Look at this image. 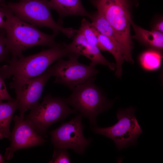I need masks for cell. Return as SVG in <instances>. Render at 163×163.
Wrapping results in <instances>:
<instances>
[{
    "mask_svg": "<svg viewBox=\"0 0 163 163\" xmlns=\"http://www.w3.org/2000/svg\"><path fill=\"white\" fill-rule=\"evenodd\" d=\"M5 4L16 17L36 27L49 28L54 33H61L69 38H73L78 31L71 27H64L55 21L49 0H20Z\"/></svg>",
    "mask_w": 163,
    "mask_h": 163,
    "instance_id": "cell-4",
    "label": "cell"
},
{
    "mask_svg": "<svg viewBox=\"0 0 163 163\" xmlns=\"http://www.w3.org/2000/svg\"><path fill=\"white\" fill-rule=\"evenodd\" d=\"M70 157L66 149L55 148L50 163H71Z\"/></svg>",
    "mask_w": 163,
    "mask_h": 163,
    "instance_id": "cell-20",
    "label": "cell"
},
{
    "mask_svg": "<svg viewBox=\"0 0 163 163\" xmlns=\"http://www.w3.org/2000/svg\"><path fill=\"white\" fill-rule=\"evenodd\" d=\"M93 30L97 39V47L99 50L108 51L114 57L116 62L115 74L120 77L122 73V66L124 59L120 46L117 42L101 34L94 27Z\"/></svg>",
    "mask_w": 163,
    "mask_h": 163,
    "instance_id": "cell-13",
    "label": "cell"
},
{
    "mask_svg": "<svg viewBox=\"0 0 163 163\" xmlns=\"http://www.w3.org/2000/svg\"><path fill=\"white\" fill-rule=\"evenodd\" d=\"M90 19L92 26L101 34L118 43L113 29L103 15L97 11L91 13Z\"/></svg>",
    "mask_w": 163,
    "mask_h": 163,
    "instance_id": "cell-17",
    "label": "cell"
},
{
    "mask_svg": "<svg viewBox=\"0 0 163 163\" xmlns=\"http://www.w3.org/2000/svg\"><path fill=\"white\" fill-rule=\"evenodd\" d=\"M95 79L93 76L78 85L72 90L71 94L65 99L68 104L88 119L92 127L97 126L98 115L110 108L113 104L95 84Z\"/></svg>",
    "mask_w": 163,
    "mask_h": 163,
    "instance_id": "cell-5",
    "label": "cell"
},
{
    "mask_svg": "<svg viewBox=\"0 0 163 163\" xmlns=\"http://www.w3.org/2000/svg\"><path fill=\"white\" fill-rule=\"evenodd\" d=\"M53 9L58 13L60 19L68 16H81L91 17L81 0H49Z\"/></svg>",
    "mask_w": 163,
    "mask_h": 163,
    "instance_id": "cell-14",
    "label": "cell"
},
{
    "mask_svg": "<svg viewBox=\"0 0 163 163\" xmlns=\"http://www.w3.org/2000/svg\"><path fill=\"white\" fill-rule=\"evenodd\" d=\"M135 34L133 37L137 39L152 47L162 49L163 47V33L158 31H149L135 24L132 21L131 22Z\"/></svg>",
    "mask_w": 163,
    "mask_h": 163,
    "instance_id": "cell-16",
    "label": "cell"
},
{
    "mask_svg": "<svg viewBox=\"0 0 163 163\" xmlns=\"http://www.w3.org/2000/svg\"><path fill=\"white\" fill-rule=\"evenodd\" d=\"M51 76L46 70L37 77L25 80L13 81L10 83V88L15 90L20 117L24 119L25 112L39 103L44 87Z\"/></svg>",
    "mask_w": 163,
    "mask_h": 163,
    "instance_id": "cell-10",
    "label": "cell"
},
{
    "mask_svg": "<svg viewBox=\"0 0 163 163\" xmlns=\"http://www.w3.org/2000/svg\"><path fill=\"white\" fill-rule=\"evenodd\" d=\"M80 56L71 52L68 56V60L59 59L47 69L52 76L55 77V83L64 85L72 90L98 72L95 67L80 63L78 60Z\"/></svg>",
    "mask_w": 163,
    "mask_h": 163,
    "instance_id": "cell-8",
    "label": "cell"
},
{
    "mask_svg": "<svg viewBox=\"0 0 163 163\" xmlns=\"http://www.w3.org/2000/svg\"><path fill=\"white\" fill-rule=\"evenodd\" d=\"M0 11L6 18V44L12 56L21 57L23 56V51L34 46L52 47L58 43L55 41L58 34H46L36 27L19 18L7 7L5 2L0 3Z\"/></svg>",
    "mask_w": 163,
    "mask_h": 163,
    "instance_id": "cell-1",
    "label": "cell"
},
{
    "mask_svg": "<svg viewBox=\"0 0 163 163\" xmlns=\"http://www.w3.org/2000/svg\"><path fill=\"white\" fill-rule=\"evenodd\" d=\"M71 52L67 44L58 43L35 54L19 58L12 56L7 61L8 64L0 66V75L4 80L13 76V81L32 78L42 74L53 62Z\"/></svg>",
    "mask_w": 163,
    "mask_h": 163,
    "instance_id": "cell-2",
    "label": "cell"
},
{
    "mask_svg": "<svg viewBox=\"0 0 163 163\" xmlns=\"http://www.w3.org/2000/svg\"><path fill=\"white\" fill-rule=\"evenodd\" d=\"M5 36V29L0 30V63L4 61L7 62L9 59L10 53L6 45Z\"/></svg>",
    "mask_w": 163,
    "mask_h": 163,
    "instance_id": "cell-21",
    "label": "cell"
},
{
    "mask_svg": "<svg viewBox=\"0 0 163 163\" xmlns=\"http://www.w3.org/2000/svg\"><path fill=\"white\" fill-rule=\"evenodd\" d=\"M4 80L0 75V101L12 100L14 99L8 93Z\"/></svg>",
    "mask_w": 163,
    "mask_h": 163,
    "instance_id": "cell-22",
    "label": "cell"
},
{
    "mask_svg": "<svg viewBox=\"0 0 163 163\" xmlns=\"http://www.w3.org/2000/svg\"><path fill=\"white\" fill-rule=\"evenodd\" d=\"M161 55L159 52L154 50H149L143 53L140 57L142 67L148 70L157 69L160 66Z\"/></svg>",
    "mask_w": 163,
    "mask_h": 163,
    "instance_id": "cell-18",
    "label": "cell"
},
{
    "mask_svg": "<svg viewBox=\"0 0 163 163\" xmlns=\"http://www.w3.org/2000/svg\"><path fill=\"white\" fill-rule=\"evenodd\" d=\"M92 4L112 27L123 53L124 59L132 64L131 21L129 0H90Z\"/></svg>",
    "mask_w": 163,
    "mask_h": 163,
    "instance_id": "cell-3",
    "label": "cell"
},
{
    "mask_svg": "<svg viewBox=\"0 0 163 163\" xmlns=\"http://www.w3.org/2000/svg\"><path fill=\"white\" fill-rule=\"evenodd\" d=\"M89 43L97 46V39L93 30V27L88 20L83 19L79 29Z\"/></svg>",
    "mask_w": 163,
    "mask_h": 163,
    "instance_id": "cell-19",
    "label": "cell"
},
{
    "mask_svg": "<svg viewBox=\"0 0 163 163\" xmlns=\"http://www.w3.org/2000/svg\"><path fill=\"white\" fill-rule=\"evenodd\" d=\"M19 1L20 0H19ZM5 2V0H0V3L2 2Z\"/></svg>",
    "mask_w": 163,
    "mask_h": 163,
    "instance_id": "cell-26",
    "label": "cell"
},
{
    "mask_svg": "<svg viewBox=\"0 0 163 163\" xmlns=\"http://www.w3.org/2000/svg\"><path fill=\"white\" fill-rule=\"evenodd\" d=\"M5 15L0 11V30L4 29L5 24V21L4 19Z\"/></svg>",
    "mask_w": 163,
    "mask_h": 163,
    "instance_id": "cell-23",
    "label": "cell"
},
{
    "mask_svg": "<svg viewBox=\"0 0 163 163\" xmlns=\"http://www.w3.org/2000/svg\"><path fill=\"white\" fill-rule=\"evenodd\" d=\"M154 30L158 31L163 33V22L162 20L159 22L155 25Z\"/></svg>",
    "mask_w": 163,
    "mask_h": 163,
    "instance_id": "cell-24",
    "label": "cell"
},
{
    "mask_svg": "<svg viewBox=\"0 0 163 163\" xmlns=\"http://www.w3.org/2000/svg\"><path fill=\"white\" fill-rule=\"evenodd\" d=\"M82 117L79 113L50 132L51 140L55 148L71 149L79 154L84 153L92 140L84 136Z\"/></svg>",
    "mask_w": 163,
    "mask_h": 163,
    "instance_id": "cell-9",
    "label": "cell"
},
{
    "mask_svg": "<svg viewBox=\"0 0 163 163\" xmlns=\"http://www.w3.org/2000/svg\"><path fill=\"white\" fill-rule=\"evenodd\" d=\"M5 158L0 154V163H5Z\"/></svg>",
    "mask_w": 163,
    "mask_h": 163,
    "instance_id": "cell-25",
    "label": "cell"
},
{
    "mask_svg": "<svg viewBox=\"0 0 163 163\" xmlns=\"http://www.w3.org/2000/svg\"><path fill=\"white\" fill-rule=\"evenodd\" d=\"M77 112L68 106L65 99L47 94L41 104H38L31 109L26 119L30 123L36 132L42 136L45 134L51 125Z\"/></svg>",
    "mask_w": 163,
    "mask_h": 163,
    "instance_id": "cell-6",
    "label": "cell"
},
{
    "mask_svg": "<svg viewBox=\"0 0 163 163\" xmlns=\"http://www.w3.org/2000/svg\"><path fill=\"white\" fill-rule=\"evenodd\" d=\"M135 109L131 107L120 109L117 113L118 121L115 124L105 128L96 126L92 127V129L95 133L112 139L119 151L136 145L142 131L135 116Z\"/></svg>",
    "mask_w": 163,
    "mask_h": 163,
    "instance_id": "cell-7",
    "label": "cell"
},
{
    "mask_svg": "<svg viewBox=\"0 0 163 163\" xmlns=\"http://www.w3.org/2000/svg\"><path fill=\"white\" fill-rule=\"evenodd\" d=\"M13 119L14 126L11 133V144L6 149L4 157L7 160L13 157L14 152L17 150L42 145L46 141L36 132L27 120L17 116H15Z\"/></svg>",
    "mask_w": 163,
    "mask_h": 163,
    "instance_id": "cell-11",
    "label": "cell"
},
{
    "mask_svg": "<svg viewBox=\"0 0 163 163\" xmlns=\"http://www.w3.org/2000/svg\"><path fill=\"white\" fill-rule=\"evenodd\" d=\"M73 41L68 44L71 52L83 55L91 61L89 65L92 66L97 64L107 66L110 69L114 70L116 65L107 60L101 54L96 46L89 43L81 31H78L73 37Z\"/></svg>",
    "mask_w": 163,
    "mask_h": 163,
    "instance_id": "cell-12",
    "label": "cell"
},
{
    "mask_svg": "<svg viewBox=\"0 0 163 163\" xmlns=\"http://www.w3.org/2000/svg\"><path fill=\"white\" fill-rule=\"evenodd\" d=\"M17 100L14 99L3 102L0 101V139H10V126L13 115L17 108Z\"/></svg>",
    "mask_w": 163,
    "mask_h": 163,
    "instance_id": "cell-15",
    "label": "cell"
}]
</instances>
